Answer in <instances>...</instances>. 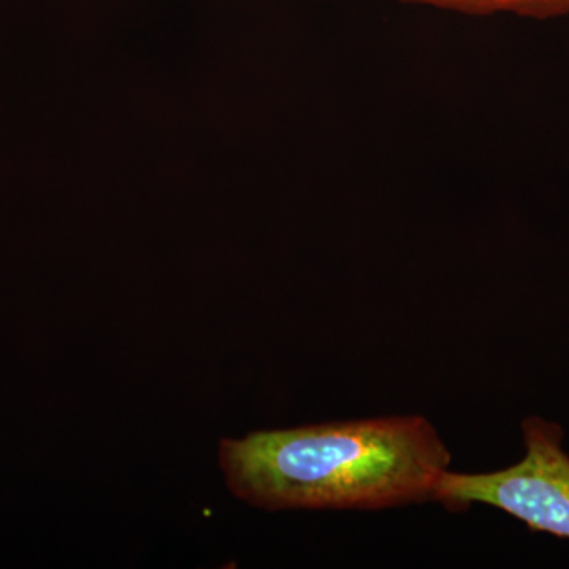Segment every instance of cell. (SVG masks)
<instances>
[{"label": "cell", "mask_w": 569, "mask_h": 569, "mask_svg": "<svg viewBox=\"0 0 569 569\" xmlns=\"http://www.w3.org/2000/svg\"><path fill=\"white\" fill-rule=\"evenodd\" d=\"M407 6L421 9L447 11L462 17H497L515 14L531 20H550V18L569 14V0H399Z\"/></svg>", "instance_id": "3957f363"}, {"label": "cell", "mask_w": 569, "mask_h": 569, "mask_svg": "<svg viewBox=\"0 0 569 569\" xmlns=\"http://www.w3.org/2000/svg\"><path fill=\"white\" fill-rule=\"evenodd\" d=\"M228 488L268 511L383 509L432 501L451 462L422 417H389L223 438Z\"/></svg>", "instance_id": "6da1fadb"}, {"label": "cell", "mask_w": 569, "mask_h": 569, "mask_svg": "<svg viewBox=\"0 0 569 569\" xmlns=\"http://www.w3.org/2000/svg\"><path fill=\"white\" fill-rule=\"evenodd\" d=\"M526 458L493 473L445 471L432 501L451 511L485 503L515 516L531 530L569 539V456L563 430L556 422L527 418L522 422Z\"/></svg>", "instance_id": "7a4b0ae2"}]
</instances>
